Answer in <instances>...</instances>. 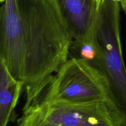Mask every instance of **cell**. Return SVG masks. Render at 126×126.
<instances>
[{"label":"cell","mask_w":126,"mask_h":126,"mask_svg":"<svg viewBox=\"0 0 126 126\" xmlns=\"http://www.w3.org/2000/svg\"><path fill=\"white\" fill-rule=\"evenodd\" d=\"M47 101L105 102L126 118L105 75L95 65L81 57L68 59L56 73L25 97V105Z\"/></svg>","instance_id":"7a4b0ae2"},{"label":"cell","mask_w":126,"mask_h":126,"mask_svg":"<svg viewBox=\"0 0 126 126\" xmlns=\"http://www.w3.org/2000/svg\"><path fill=\"white\" fill-rule=\"evenodd\" d=\"M126 126V118L105 102L47 101L24 105L17 126Z\"/></svg>","instance_id":"3957f363"},{"label":"cell","mask_w":126,"mask_h":126,"mask_svg":"<svg viewBox=\"0 0 126 126\" xmlns=\"http://www.w3.org/2000/svg\"><path fill=\"white\" fill-rule=\"evenodd\" d=\"M71 28L57 0H5L0 13V60L30 95L69 59Z\"/></svg>","instance_id":"6da1fadb"},{"label":"cell","mask_w":126,"mask_h":126,"mask_svg":"<svg viewBox=\"0 0 126 126\" xmlns=\"http://www.w3.org/2000/svg\"><path fill=\"white\" fill-rule=\"evenodd\" d=\"M72 32L75 47L94 41L95 28L104 0H57Z\"/></svg>","instance_id":"5b68a950"},{"label":"cell","mask_w":126,"mask_h":126,"mask_svg":"<svg viewBox=\"0 0 126 126\" xmlns=\"http://www.w3.org/2000/svg\"><path fill=\"white\" fill-rule=\"evenodd\" d=\"M121 9L116 0H104L102 3L94 35L97 55L92 64L105 75L126 115V67L121 41Z\"/></svg>","instance_id":"277c9868"},{"label":"cell","mask_w":126,"mask_h":126,"mask_svg":"<svg viewBox=\"0 0 126 126\" xmlns=\"http://www.w3.org/2000/svg\"><path fill=\"white\" fill-rule=\"evenodd\" d=\"M0 1H1V3H2V2H4V1H5V0H0Z\"/></svg>","instance_id":"9c48e42d"},{"label":"cell","mask_w":126,"mask_h":126,"mask_svg":"<svg viewBox=\"0 0 126 126\" xmlns=\"http://www.w3.org/2000/svg\"><path fill=\"white\" fill-rule=\"evenodd\" d=\"M23 89V82L15 78L0 60V126H7L14 119L15 109Z\"/></svg>","instance_id":"8992f818"},{"label":"cell","mask_w":126,"mask_h":126,"mask_svg":"<svg viewBox=\"0 0 126 126\" xmlns=\"http://www.w3.org/2000/svg\"><path fill=\"white\" fill-rule=\"evenodd\" d=\"M37 126H62L56 125V124H43Z\"/></svg>","instance_id":"ba28073f"},{"label":"cell","mask_w":126,"mask_h":126,"mask_svg":"<svg viewBox=\"0 0 126 126\" xmlns=\"http://www.w3.org/2000/svg\"><path fill=\"white\" fill-rule=\"evenodd\" d=\"M119 3L121 6V8L123 10L126 16V0H116Z\"/></svg>","instance_id":"52a82bcc"}]
</instances>
